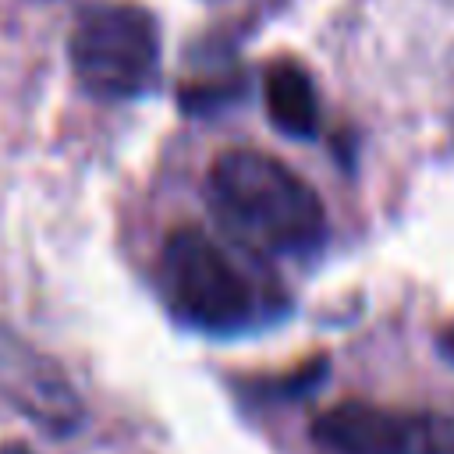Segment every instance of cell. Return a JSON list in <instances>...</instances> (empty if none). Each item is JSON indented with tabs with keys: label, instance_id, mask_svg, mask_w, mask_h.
Listing matches in <instances>:
<instances>
[{
	"label": "cell",
	"instance_id": "3",
	"mask_svg": "<svg viewBox=\"0 0 454 454\" xmlns=\"http://www.w3.org/2000/svg\"><path fill=\"white\" fill-rule=\"evenodd\" d=\"M67 57L96 99H138L160 78V25L138 4H92L74 18Z\"/></svg>",
	"mask_w": 454,
	"mask_h": 454
},
{
	"label": "cell",
	"instance_id": "7",
	"mask_svg": "<svg viewBox=\"0 0 454 454\" xmlns=\"http://www.w3.org/2000/svg\"><path fill=\"white\" fill-rule=\"evenodd\" d=\"M443 348H447V355H450V358H454V330H450V333H447V337H443Z\"/></svg>",
	"mask_w": 454,
	"mask_h": 454
},
{
	"label": "cell",
	"instance_id": "2",
	"mask_svg": "<svg viewBox=\"0 0 454 454\" xmlns=\"http://www.w3.org/2000/svg\"><path fill=\"white\" fill-rule=\"evenodd\" d=\"M160 287L170 316L206 337H238L280 312V298L266 294L223 245L199 227L167 234L160 252Z\"/></svg>",
	"mask_w": 454,
	"mask_h": 454
},
{
	"label": "cell",
	"instance_id": "1",
	"mask_svg": "<svg viewBox=\"0 0 454 454\" xmlns=\"http://www.w3.org/2000/svg\"><path fill=\"white\" fill-rule=\"evenodd\" d=\"M206 199L220 227L255 255L305 259L326 241L316 188L262 149H227L213 160Z\"/></svg>",
	"mask_w": 454,
	"mask_h": 454
},
{
	"label": "cell",
	"instance_id": "6",
	"mask_svg": "<svg viewBox=\"0 0 454 454\" xmlns=\"http://www.w3.org/2000/svg\"><path fill=\"white\" fill-rule=\"evenodd\" d=\"M262 103L273 128L287 138H312L319 131V99L301 64L280 57L262 71Z\"/></svg>",
	"mask_w": 454,
	"mask_h": 454
},
{
	"label": "cell",
	"instance_id": "5",
	"mask_svg": "<svg viewBox=\"0 0 454 454\" xmlns=\"http://www.w3.org/2000/svg\"><path fill=\"white\" fill-rule=\"evenodd\" d=\"M0 394L46 433H71L82 422V401L57 362L0 330Z\"/></svg>",
	"mask_w": 454,
	"mask_h": 454
},
{
	"label": "cell",
	"instance_id": "4",
	"mask_svg": "<svg viewBox=\"0 0 454 454\" xmlns=\"http://www.w3.org/2000/svg\"><path fill=\"white\" fill-rule=\"evenodd\" d=\"M312 440L330 454H454V419L340 401L312 419Z\"/></svg>",
	"mask_w": 454,
	"mask_h": 454
}]
</instances>
